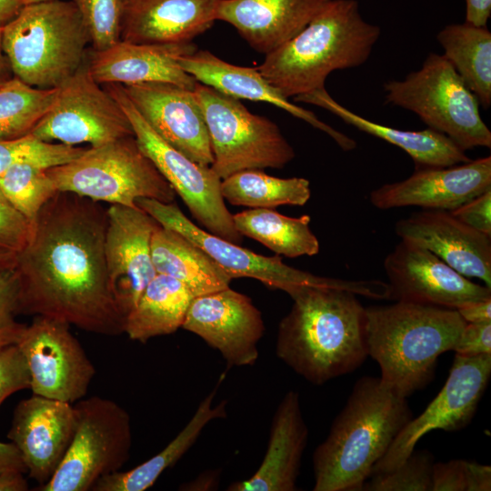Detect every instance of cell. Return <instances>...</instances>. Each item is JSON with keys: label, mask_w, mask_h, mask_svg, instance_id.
Here are the masks:
<instances>
[{"label": "cell", "mask_w": 491, "mask_h": 491, "mask_svg": "<svg viewBox=\"0 0 491 491\" xmlns=\"http://www.w3.org/2000/svg\"><path fill=\"white\" fill-rule=\"evenodd\" d=\"M466 324L456 309L430 305L366 307L368 356L380 378L407 398L431 382L438 357L454 350Z\"/></svg>", "instance_id": "obj_5"}, {"label": "cell", "mask_w": 491, "mask_h": 491, "mask_svg": "<svg viewBox=\"0 0 491 491\" xmlns=\"http://www.w3.org/2000/svg\"><path fill=\"white\" fill-rule=\"evenodd\" d=\"M13 470L26 473L22 456L14 443L0 441V474Z\"/></svg>", "instance_id": "obj_48"}, {"label": "cell", "mask_w": 491, "mask_h": 491, "mask_svg": "<svg viewBox=\"0 0 491 491\" xmlns=\"http://www.w3.org/2000/svg\"><path fill=\"white\" fill-rule=\"evenodd\" d=\"M220 473L216 470H208L201 473L195 479L180 486L181 490L205 491L217 489Z\"/></svg>", "instance_id": "obj_49"}, {"label": "cell", "mask_w": 491, "mask_h": 491, "mask_svg": "<svg viewBox=\"0 0 491 491\" xmlns=\"http://www.w3.org/2000/svg\"><path fill=\"white\" fill-rule=\"evenodd\" d=\"M104 87L127 116L141 150L181 197L197 223L215 235L242 244L243 235L236 230L233 215L221 194L222 179L211 166L195 163L164 141L131 103L122 85L106 84Z\"/></svg>", "instance_id": "obj_12"}, {"label": "cell", "mask_w": 491, "mask_h": 491, "mask_svg": "<svg viewBox=\"0 0 491 491\" xmlns=\"http://www.w3.org/2000/svg\"><path fill=\"white\" fill-rule=\"evenodd\" d=\"M193 91L209 134L211 168L221 179L245 170L280 169L295 158L293 146L269 118L204 84L197 82Z\"/></svg>", "instance_id": "obj_10"}, {"label": "cell", "mask_w": 491, "mask_h": 491, "mask_svg": "<svg viewBox=\"0 0 491 491\" xmlns=\"http://www.w3.org/2000/svg\"><path fill=\"white\" fill-rule=\"evenodd\" d=\"M0 196L3 197V195L0 194Z\"/></svg>", "instance_id": "obj_55"}, {"label": "cell", "mask_w": 491, "mask_h": 491, "mask_svg": "<svg viewBox=\"0 0 491 491\" xmlns=\"http://www.w3.org/2000/svg\"><path fill=\"white\" fill-rule=\"evenodd\" d=\"M122 86L164 141L195 163L211 166L214 155L209 134L193 90L158 82Z\"/></svg>", "instance_id": "obj_19"}, {"label": "cell", "mask_w": 491, "mask_h": 491, "mask_svg": "<svg viewBox=\"0 0 491 491\" xmlns=\"http://www.w3.org/2000/svg\"><path fill=\"white\" fill-rule=\"evenodd\" d=\"M85 148L45 142L29 134L12 140H0V175L17 163L28 162L50 168L68 163Z\"/></svg>", "instance_id": "obj_37"}, {"label": "cell", "mask_w": 491, "mask_h": 491, "mask_svg": "<svg viewBox=\"0 0 491 491\" xmlns=\"http://www.w3.org/2000/svg\"><path fill=\"white\" fill-rule=\"evenodd\" d=\"M46 169L23 162L0 175V194L32 224L45 204L58 192Z\"/></svg>", "instance_id": "obj_36"}, {"label": "cell", "mask_w": 491, "mask_h": 491, "mask_svg": "<svg viewBox=\"0 0 491 491\" xmlns=\"http://www.w3.org/2000/svg\"><path fill=\"white\" fill-rule=\"evenodd\" d=\"M30 382L27 362L18 346L0 348V407L13 394L30 388Z\"/></svg>", "instance_id": "obj_42"}, {"label": "cell", "mask_w": 491, "mask_h": 491, "mask_svg": "<svg viewBox=\"0 0 491 491\" xmlns=\"http://www.w3.org/2000/svg\"><path fill=\"white\" fill-rule=\"evenodd\" d=\"M16 345L27 362L34 395L70 404L84 398L95 368L70 325L36 316Z\"/></svg>", "instance_id": "obj_15"}, {"label": "cell", "mask_w": 491, "mask_h": 491, "mask_svg": "<svg viewBox=\"0 0 491 491\" xmlns=\"http://www.w3.org/2000/svg\"><path fill=\"white\" fill-rule=\"evenodd\" d=\"M384 89L387 104L415 113L465 152L491 147V132L480 115L476 96L444 55L428 54L418 70L403 80L386 82Z\"/></svg>", "instance_id": "obj_8"}, {"label": "cell", "mask_w": 491, "mask_h": 491, "mask_svg": "<svg viewBox=\"0 0 491 491\" xmlns=\"http://www.w3.org/2000/svg\"><path fill=\"white\" fill-rule=\"evenodd\" d=\"M3 48L14 76L41 89L60 87L87 60L90 37L74 1L24 5L3 27Z\"/></svg>", "instance_id": "obj_6"}, {"label": "cell", "mask_w": 491, "mask_h": 491, "mask_svg": "<svg viewBox=\"0 0 491 491\" xmlns=\"http://www.w3.org/2000/svg\"><path fill=\"white\" fill-rule=\"evenodd\" d=\"M434 464L430 451L414 449L396 468L372 475L361 491H432Z\"/></svg>", "instance_id": "obj_38"}, {"label": "cell", "mask_w": 491, "mask_h": 491, "mask_svg": "<svg viewBox=\"0 0 491 491\" xmlns=\"http://www.w3.org/2000/svg\"><path fill=\"white\" fill-rule=\"evenodd\" d=\"M380 35L378 25L363 18L356 0H330L257 69L285 97H296L325 87L334 71L365 64Z\"/></svg>", "instance_id": "obj_4"}, {"label": "cell", "mask_w": 491, "mask_h": 491, "mask_svg": "<svg viewBox=\"0 0 491 491\" xmlns=\"http://www.w3.org/2000/svg\"><path fill=\"white\" fill-rule=\"evenodd\" d=\"M182 328L217 350L232 367L255 365L265 324L252 299L229 286L194 297Z\"/></svg>", "instance_id": "obj_17"}, {"label": "cell", "mask_w": 491, "mask_h": 491, "mask_svg": "<svg viewBox=\"0 0 491 491\" xmlns=\"http://www.w3.org/2000/svg\"><path fill=\"white\" fill-rule=\"evenodd\" d=\"M225 376V373L221 375L214 389L200 402L188 423L165 448L128 471H117L102 477L92 491H145L154 486L159 476L192 447L211 421L226 416L225 400L216 406L213 404Z\"/></svg>", "instance_id": "obj_30"}, {"label": "cell", "mask_w": 491, "mask_h": 491, "mask_svg": "<svg viewBox=\"0 0 491 491\" xmlns=\"http://www.w3.org/2000/svg\"><path fill=\"white\" fill-rule=\"evenodd\" d=\"M58 88L41 89L14 76L0 87V140L29 135L53 105Z\"/></svg>", "instance_id": "obj_35"}, {"label": "cell", "mask_w": 491, "mask_h": 491, "mask_svg": "<svg viewBox=\"0 0 491 491\" xmlns=\"http://www.w3.org/2000/svg\"><path fill=\"white\" fill-rule=\"evenodd\" d=\"M390 299L456 309L491 298V288L470 281L429 250L401 240L386 256Z\"/></svg>", "instance_id": "obj_16"}, {"label": "cell", "mask_w": 491, "mask_h": 491, "mask_svg": "<svg viewBox=\"0 0 491 491\" xmlns=\"http://www.w3.org/2000/svg\"><path fill=\"white\" fill-rule=\"evenodd\" d=\"M491 376V354H456L446 384L426 408L398 433L371 476L398 466L426 434L441 429L457 431L473 419Z\"/></svg>", "instance_id": "obj_14"}, {"label": "cell", "mask_w": 491, "mask_h": 491, "mask_svg": "<svg viewBox=\"0 0 491 491\" xmlns=\"http://www.w3.org/2000/svg\"><path fill=\"white\" fill-rule=\"evenodd\" d=\"M18 280L14 267L0 271V348L18 343L27 325L16 320Z\"/></svg>", "instance_id": "obj_41"}, {"label": "cell", "mask_w": 491, "mask_h": 491, "mask_svg": "<svg viewBox=\"0 0 491 491\" xmlns=\"http://www.w3.org/2000/svg\"><path fill=\"white\" fill-rule=\"evenodd\" d=\"M87 28L92 51L105 50L120 40L125 0H73Z\"/></svg>", "instance_id": "obj_39"}, {"label": "cell", "mask_w": 491, "mask_h": 491, "mask_svg": "<svg viewBox=\"0 0 491 491\" xmlns=\"http://www.w3.org/2000/svg\"><path fill=\"white\" fill-rule=\"evenodd\" d=\"M59 192L135 207L139 198L174 203L175 192L141 150L135 135L85 149L77 158L46 169Z\"/></svg>", "instance_id": "obj_7"}, {"label": "cell", "mask_w": 491, "mask_h": 491, "mask_svg": "<svg viewBox=\"0 0 491 491\" xmlns=\"http://www.w3.org/2000/svg\"><path fill=\"white\" fill-rule=\"evenodd\" d=\"M436 39L444 56L453 65L480 106L491 105V33L486 26L466 22L450 24L441 29Z\"/></svg>", "instance_id": "obj_32"}, {"label": "cell", "mask_w": 491, "mask_h": 491, "mask_svg": "<svg viewBox=\"0 0 491 491\" xmlns=\"http://www.w3.org/2000/svg\"><path fill=\"white\" fill-rule=\"evenodd\" d=\"M450 213L462 223L491 236V189Z\"/></svg>", "instance_id": "obj_44"}, {"label": "cell", "mask_w": 491, "mask_h": 491, "mask_svg": "<svg viewBox=\"0 0 491 491\" xmlns=\"http://www.w3.org/2000/svg\"><path fill=\"white\" fill-rule=\"evenodd\" d=\"M23 472L5 471L0 474V491H26L28 482Z\"/></svg>", "instance_id": "obj_50"}, {"label": "cell", "mask_w": 491, "mask_h": 491, "mask_svg": "<svg viewBox=\"0 0 491 491\" xmlns=\"http://www.w3.org/2000/svg\"><path fill=\"white\" fill-rule=\"evenodd\" d=\"M491 189V157L446 167L416 168L407 178L374 189L369 201L376 208L404 206L451 212Z\"/></svg>", "instance_id": "obj_20"}, {"label": "cell", "mask_w": 491, "mask_h": 491, "mask_svg": "<svg viewBox=\"0 0 491 491\" xmlns=\"http://www.w3.org/2000/svg\"><path fill=\"white\" fill-rule=\"evenodd\" d=\"M30 134L45 142L97 146L134 131L118 103L89 75L86 60L58 87L53 105Z\"/></svg>", "instance_id": "obj_13"}, {"label": "cell", "mask_w": 491, "mask_h": 491, "mask_svg": "<svg viewBox=\"0 0 491 491\" xmlns=\"http://www.w3.org/2000/svg\"><path fill=\"white\" fill-rule=\"evenodd\" d=\"M456 310L466 323L491 322V298L471 302Z\"/></svg>", "instance_id": "obj_46"}, {"label": "cell", "mask_w": 491, "mask_h": 491, "mask_svg": "<svg viewBox=\"0 0 491 491\" xmlns=\"http://www.w3.org/2000/svg\"><path fill=\"white\" fill-rule=\"evenodd\" d=\"M219 0H125L120 40L146 45L191 43L216 21Z\"/></svg>", "instance_id": "obj_25"}, {"label": "cell", "mask_w": 491, "mask_h": 491, "mask_svg": "<svg viewBox=\"0 0 491 491\" xmlns=\"http://www.w3.org/2000/svg\"><path fill=\"white\" fill-rule=\"evenodd\" d=\"M135 204L162 226L183 235L202 248L233 279L254 278L290 296L303 287L320 286L344 289L377 300L389 297V287L384 281L345 280L316 276L285 264L279 256H265L215 235L193 223L175 203L139 198Z\"/></svg>", "instance_id": "obj_9"}, {"label": "cell", "mask_w": 491, "mask_h": 491, "mask_svg": "<svg viewBox=\"0 0 491 491\" xmlns=\"http://www.w3.org/2000/svg\"><path fill=\"white\" fill-rule=\"evenodd\" d=\"M401 240L422 246L462 276L491 288V236L456 218L450 212L424 209L395 225Z\"/></svg>", "instance_id": "obj_22"}, {"label": "cell", "mask_w": 491, "mask_h": 491, "mask_svg": "<svg viewBox=\"0 0 491 491\" xmlns=\"http://www.w3.org/2000/svg\"><path fill=\"white\" fill-rule=\"evenodd\" d=\"M490 490V466L463 459L434 464L432 491Z\"/></svg>", "instance_id": "obj_40"}, {"label": "cell", "mask_w": 491, "mask_h": 491, "mask_svg": "<svg viewBox=\"0 0 491 491\" xmlns=\"http://www.w3.org/2000/svg\"><path fill=\"white\" fill-rule=\"evenodd\" d=\"M107 212L96 201L56 192L16 254L19 314L45 316L96 335L124 333L105 256Z\"/></svg>", "instance_id": "obj_1"}, {"label": "cell", "mask_w": 491, "mask_h": 491, "mask_svg": "<svg viewBox=\"0 0 491 491\" xmlns=\"http://www.w3.org/2000/svg\"><path fill=\"white\" fill-rule=\"evenodd\" d=\"M151 256L156 273L178 280L194 297L227 288L233 280L202 248L161 225L151 238Z\"/></svg>", "instance_id": "obj_29"}, {"label": "cell", "mask_w": 491, "mask_h": 491, "mask_svg": "<svg viewBox=\"0 0 491 491\" xmlns=\"http://www.w3.org/2000/svg\"><path fill=\"white\" fill-rule=\"evenodd\" d=\"M453 351L466 356L491 354V322L466 323Z\"/></svg>", "instance_id": "obj_45"}, {"label": "cell", "mask_w": 491, "mask_h": 491, "mask_svg": "<svg viewBox=\"0 0 491 491\" xmlns=\"http://www.w3.org/2000/svg\"><path fill=\"white\" fill-rule=\"evenodd\" d=\"M106 212L105 256L109 286L126 318L156 275L151 238L160 224L138 206L111 205Z\"/></svg>", "instance_id": "obj_18"}, {"label": "cell", "mask_w": 491, "mask_h": 491, "mask_svg": "<svg viewBox=\"0 0 491 491\" xmlns=\"http://www.w3.org/2000/svg\"><path fill=\"white\" fill-rule=\"evenodd\" d=\"M23 6L21 0H0V27L13 20Z\"/></svg>", "instance_id": "obj_51"}, {"label": "cell", "mask_w": 491, "mask_h": 491, "mask_svg": "<svg viewBox=\"0 0 491 491\" xmlns=\"http://www.w3.org/2000/svg\"><path fill=\"white\" fill-rule=\"evenodd\" d=\"M3 27H0V87L14 75L3 48Z\"/></svg>", "instance_id": "obj_52"}, {"label": "cell", "mask_w": 491, "mask_h": 491, "mask_svg": "<svg viewBox=\"0 0 491 491\" xmlns=\"http://www.w3.org/2000/svg\"><path fill=\"white\" fill-rule=\"evenodd\" d=\"M221 194L225 201L233 205L274 208L282 205H306L311 196V189L306 178H280L259 169H251L222 179Z\"/></svg>", "instance_id": "obj_34"}, {"label": "cell", "mask_w": 491, "mask_h": 491, "mask_svg": "<svg viewBox=\"0 0 491 491\" xmlns=\"http://www.w3.org/2000/svg\"><path fill=\"white\" fill-rule=\"evenodd\" d=\"M465 22L476 26H486L491 16V0H464Z\"/></svg>", "instance_id": "obj_47"}, {"label": "cell", "mask_w": 491, "mask_h": 491, "mask_svg": "<svg viewBox=\"0 0 491 491\" xmlns=\"http://www.w3.org/2000/svg\"><path fill=\"white\" fill-rule=\"evenodd\" d=\"M330 0H219L216 20L267 55L300 33Z\"/></svg>", "instance_id": "obj_26"}, {"label": "cell", "mask_w": 491, "mask_h": 491, "mask_svg": "<svg viewBox=\"0 0 491 491\" xmlns=\"http://www.w3.org/2000/svg\"><path fill=\"white\" fill-rule=\"evenodd\" d=\"M15 257V253L0 249V271L14 267Z\"/></svg>", "instance_id": "obj_53"}, {"label": "cell", "mask_w": 491, "mask_h": 491, "mask_svg": "<svg viewBox=\"0 0 491 491\" xmlns=\"http://www.w3.org/2000/svg\"><path fill=\"white\" fill-rule=\"evenodd\" d=\"M75 434L58 468L38 491H89L129 460L131 419L112 399L94 396L74 405Z\"/></svg>", "instance_id": "obj_11"}, {"label": "cell", "mask_w": 491, "mask_h": 491, "mask_svg": "<svg viewBox=\"0 0 491 491\" xmlns=\"http://www.w3.org/2000/svg\"><path fill=\"white\" fill-rule=\"evenodd\" d=\"M236 230L277 255L286 257L312 256L320 245L312 232L308 215L290 217L272 208H251L233 215Z\"/></svg>", "instance_id": "obj_33"}, {"label": "cell", "mask_w": 491, "mask_h": 491, "mask_svg": "<svg viewBox=\"0 0 491 491\" xmlns=\"http://www.w3.org/2000/svg\"><path fill=\"white\" fill-rule=\"evenodd\" d=\"M76 425L73 404L34 395L15 408L8 439L18 448L28 476L39 486L62 462Z\"/></svg>", "instance_id": "obj_21"}, {"label": "cell", "mask_w": 491, "mask_h": 491, "mask_svg": "<svg viewBox=\"0 0 491 491\" xmlns=\"http://www.w3.org/2000/svg\"><path fill=\"white\" fill-rule=\"evenodd\" d=\"M278 326L277 357L308 382L321 386L358 368L368 356L366 307L353 292L307 286Z\"/></svg>", "instance_id": "obj_2"}, {"label": "cell", "mask_w": 491, "mask_h": 491, "mask_svg": "<svg viewBox=\"0 0 491 491\" xmlns=\"http://www.w3.org/2000/svg\"><path fill=\"white\" fill-rule=\"evenodd\" d=\"M307 438L299 394L289 390L273 416L267 448L259 467L251 477L232 483L226 490H296Z\"/></svg>", "instance_id": "obj_27"}, {"label": "cell", "mask_w": 491, "mask_h": 491, "mask_svg": "<svg viewBox=\"0 0 491 491\" xmlns=\"http://www.w3.org/2000/svg\"><path fill=\"white\" fill-rule=\"evenodd\" d=\"M197 50L191 42L178 45L134 44L119 40L93 51L87 60L92 78L100 85L169 83L194 90L197 81L179 65L176 57Z\"/></svg>", "instance_id": "obj_24"}, {"label": "cell", "mask_w": 491, "mask_h": 491, "mask_svg": "<svg viewBox=\"0 0 491 491\" xmlns=\"http://www.w3.org/2000/svg\"><path fill=\"white\" fill-rule=\"evenodd\" d=\"M193 298L181 282L156 273L127 315L124 333L140 343L174 334L182 327Z\"/></svg>", "instance_id": "obj_31"}, {"label": "cell", "mask_w": 491, "mask_h": 491, "mask_svg": "<svg viewBox=\"0 0 491 491\" xmlns=\"http://www.w3.org/2000/svg\"><path fill=\"white\" fill-rule=\"evenodd\" d=\"M413 417L407 398L362 376L313 455L314 491H361L375 465Z\"/></svg>", "instance_id": "obj_3"}, {"label": "cell", "mask_w": 491, "mask_h": 491, "mask_svg": "<svg viewBox=\"0 0 491 491\" xmlns=\"http://www.w3.org/2000/svg\"><path fill=\"white\" fill-rule=\"evenodd\" d=\"M45 1H49V0H21L23 5L35 4V3L45 2Z\"/></svg>", "instance_id": "obj_54"}, {"label": "cell", "mask_w": 491, "mask_h": 491, "mask_svg": "<svg viewBox=\"0 0 491 491\" xmlns=\"http://www.w3.org/2000/svg\"><path fill=\"white\" fill-rule=\"evenodd\" d=\"M294 101L322 107L358 130L398 146L413 159L416 168L446 167L471 160L446 135L430 128L409 131L373 122L339 104L326 87L297 95Z\"/></svg>", "instance_id": "obj_28"}, {"label": "cell", "mask_w": 491, "mask_h": 491, "mask_svg": "<svg viewBox=\"0 0 491 491\" xmlns=\"http://www.w3.org/2000/svg\"><path fill=\"white\" fill-rule=\"evenodd\" d=\"M33 224L0 196V249L19 253L27 245Z\"/></svg>", "instance_id": "obj_43"}, {"label": "cell", "mask_w": 491, "mask_h": 491, "mask_svg": "<svg viewBox=\"0 0 491 491\" xmlns=\"http://www.w3.org/2000/svg\"><path fill=\"white\" fill-rule=\"evenodd\" d=\"M184 71L198 83L211 86L235 99L269 103L328 135L345 151L356 147V142L322 122L312 111L296 105L273 86L257 68L229 64L207 50L176 57Z\"/></svg>", "instance_id": "obj_23"}]
</instances>
